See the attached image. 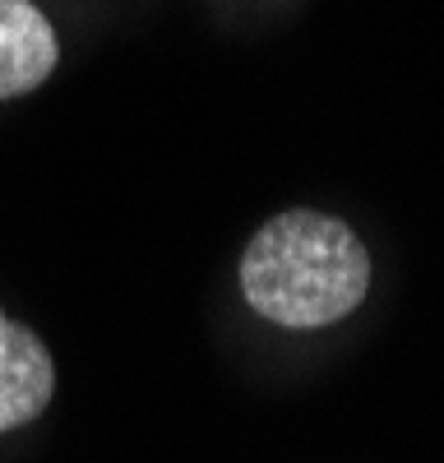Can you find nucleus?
<instances>
[{
	"mask_svg": "<svg viewBox=\"0 0 444 463\" xmlns=\"http://www.w3.org/2000/svg\"><path fill=\"white\" fill-rule=\"evenodd\" d=\"M241 292L269 325H338L370 292V250L343 218L287 209L250 237L241 255Z\"/></svg>",
	"mask_w": 444,
	"mask_h": 463,
	"instance_id": "nucleus-1",
	"label": "nucleus"
},
{
	"mask_svg": "<svg viewBox=\"0 0 444 463\" xmlns=\"http://www.w3.org/2000/svg\"><path fill=\"white\" fill-rule=\"evenodd\" d=\"M56 394V366L47 343L0 311V431L28 427Z\"/></svg>",
	"mask_w": 444,
	"mask_h": 463,
	"instance_id": "nucleus-2",
	"label": "nucleus"
},
{
	"mask_svg": "<svg viewBox=\"0 0 444 463\" xmlns=\"http://www.w3.org/2000/svg\"><path fill=\"white\" fill-rule=\"evenodd\" d=\"M56 61L60 43L47 14L32 0H0V102L42 89Z\"/></svg>",
	"mask_w": 444,
	"mask_h": 463,
	"instance_id": "nucleus-3",
	"label": "nucleus"
}]
</instances>
